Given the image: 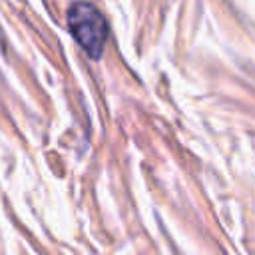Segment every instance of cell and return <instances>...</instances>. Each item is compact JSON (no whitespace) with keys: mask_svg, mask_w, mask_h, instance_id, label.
<instances>
[{"mask_svg":"<svg viewBox=\"0 0 255 255\" xmlns=\"http://www.w3.org/2000/svg\"><path fill=\"white\" fill-rule=\"evenodd\" d=\"M68 30L80 48L92 58L98 60L104 54L108 40V22L104 14L90 2H74L66 14Z\"/></svg>","mask_w":255,"mask_h":255,"instance_id":"cell-1","label":"cell"}]
</instances>
